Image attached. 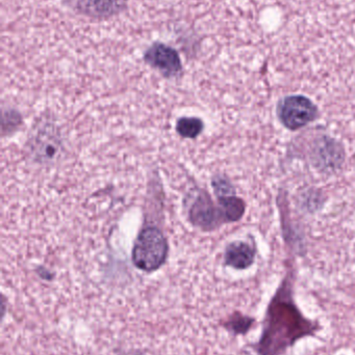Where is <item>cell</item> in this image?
<instances>
[{"label":"cell","instance_id":"obj_1","mask_svg":"<svg viewBox=\"0 0 355 355\" xmlns=\"http://www.w3.org/2000/svg\"><path fill=\"white\" fill-rule=\"evenodd\" d=\"M317 321L306 318L292 295L291 286L283 283L271 300L263 321V331L252 349L258 355H283L299 340L320 331Z\"/></svg>","mask_w":355,"mask_h":355},{"label":"cell","instance_id":"obj_2","mask_svg":"<svg viewBox=\"0 0 355 355\" xmlns=\"http://www.w3.org/2000/svg\"><path fill=\"white\" fill-rule=\"evenodd\" d=\"M168 243L164 234L154 227L140 232L133 248V262L137 268L146 272L158 270L166 262Z\"/></svg>","mask_w":355,"mask_h":355},{"label":"cell","instance_id":"obj_3","mask_svg":"<svg viewBox=\"0 0 355 355\" xmlns=\"http://www.w3.org/2000/svg\"><path fill=\"white\" fill-rule=\"evenodd\" d=\"M316 116L312 102L302 96L287 98L281 106V119L286 126L297 129L304 126Z\"/></svg>","mask_w":355,"mask_h":355},{"label":"cell","instance_id":"obj_4","mask_svg":"<svg viewBox=\"0 0 355 355\" xmlns=\"http://www.w3.org/2000/svg\"><path fill=\"white\" fill-rule=\"evenodd\" d=\"M144 60L168 78L177 76L183 70L176 50L163 43H154L144 54Z\"/></svg>","mask_w":355,"mask_h":355},{"label":"cell","instance_id":"obj_5","mask_svg":"<svg viewBox=\"0 0 355 355\" xmlns=\"http://www.w3.org/2000/svg\"><path fill=\"white\" fill-rule=\"evenodd\" d=\"M189 215L194 225L204 229L216 227L220 219V212L206 192L198 194L192 204Z\"/></svg>","mask_w":355,"mask_h":355},{"label":"cell","instance_id":"obj_6","mask_svg":"<svg viewBox=\"0 0 355 355\" xmlns=\"http://www.w3.org/2000/svg\"><path fill=\"white\" fill-rule=\"evenodd\" d=\"M75 6L83 14L108 17L122 10L125 0H75Z\"/></svg>","mask_w":355,"mask_h":355},{"label":"cell","instance_id":"obj_7","mask_svg":"<svg viewBox=\"0 0 355 355\" xmlns=\"http://www.w3.org/2000/svg\"><path fill=\"white\" fill-rule=\"evenodd\" d=\"M254 250L244 242H235L226 248L225 263L235 269H246L254 263Z\"/></svg>","mask_w":355,"mask_h":355},{"label":"cell","instance_id":"obj_8","mask_svg":"<svg viewBox=\"0 0 355 355\" xmlns=\"http://www.w3.org/2000/svg\"><path fill=\"white\" fill-rule=\"evenodd\" d=\"M221 213L227 220L235 221L241 218L244 213L243 202L235 196H225L220 198Z\"/></svg>","mask_w":355,"mask_h":355},{"label":"cell","instance_id":"obj_9","mask_svg":"<svg viewBox=\"0 0 355 355\" xmlns=\"http://www.w3.org/2000/svg\"><path fill=\"white\" fill-rule=\"evenodd\" d=\"M204 130V123L197 118H181L177 121L176 131L185 139H195Z\"/></svg>","mask_w":355,"mask_h":355},{"label":"cell","instance_id":"obj_10","mask_svg":"<svg viewBox=\"0 0 355 355\" xmlns=\"http://www.w3.org/2000/svg\"><path fill=\"white\" fill-rule=\"evenodd\" d=\"M254 319L249 317L236 316L229 323V329L236 334L246 333L251 327Z\"/></svg>","mask_w":355,"mask_h":355},{"label":"cell","instance_id":"obj_11","mask_svg":"<svg viewBox=\"0 0 355 355\" xmlns=\"http://www.w3.org/2000/svg\"><path fill=\"white\" fill-rule=\"evenodd\" d=\"M214 189L219 198H225V196H231L233 193V188L229 183L223 179H216L214 181Z\"/></svg>","mask_w":355,"mask_h":355}]
</instances>
